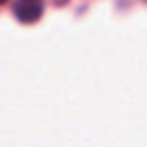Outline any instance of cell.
I'll return each mask as SVG.
<instances>
[{"label": "cell", "mask_w": 147, "mask_h": 147, "mask_svg": "<svg viewBox=\"0 0 147 147\" xmlns=\"http://www.w3.org/2000/svg\"><path fill=\"white\" fill-rule=\"evenodd\" d=\"M15 15L22 22H35L41 15V0H20L15 5Z\"/></svg>", "instance_id": "obj_1"}, {"label": "cell", "mask_w": 147, "mask_h": 147, "mask_svg": "<svg viewBox=\"0 0 147 147\" xmlns=\"http://www.w3.org/2000/svg\"><path fill=\"white\" fill-rule=\"evenodd\" d=\"M0 2H2V0H0Z\"/></svg>", "instance_id": "obj_2"}]
</instances>
